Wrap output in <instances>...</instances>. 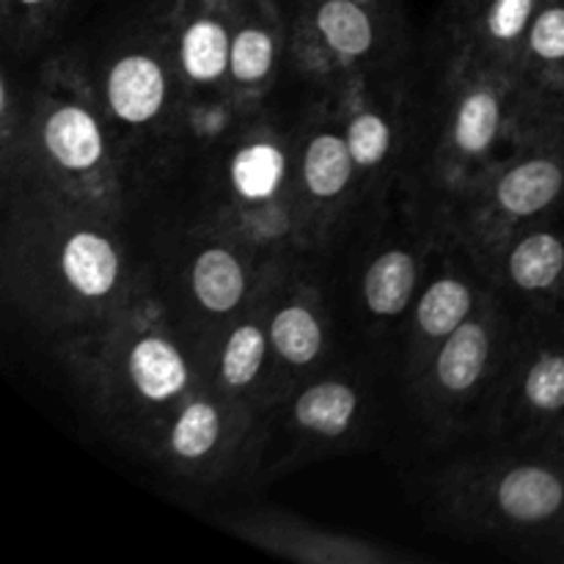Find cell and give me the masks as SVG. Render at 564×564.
<instances>
[{
  "instance_id": "6da1fadb",
  "label": "cell",
  "mask_w": 564,
  "mask_h": 564,
  "mask_svg": "<svg viewBox=\"0 0 564 564\" xmlns=\"http://www.w3.org/2000/svg\"><path fill=\"white\" fill-rule=\"evenodd\" d=\"M127 375H130L135 394L149 405H171L191 386L187 358L169 336L160 334L141 336L132 345L130 358H127Z\"/></svg>"
},
{
  "instance_id": "7a4b0ae2",
  "label": "cell",
  "mask_w": 564,
  "mask_h": 564,
  "mask_svg": "<svg viewBox=\"0 0 564 564\" xmlns=\"http://www.w3.org/2000/svg\"><path fill=\"white\" fill-rule=\"evenodd\" d=\"M105 91L116 119L124 124H147L163 110L169 83L152 55L130 53L110 66Z\"/></svg>"
},
{
  "instance_id": "3957f363",
  "label": "cell",
  "mask_w": 564,
  "mask_h": 564,
  "mask_svg": "<svg viewBox=\"0 0 564 564\" xmlns=\"http://www.w3.org/2000/svg\"><path fill=\"white\" fill-rule=\"evenodd\" d=\"M61 273L75 295L86 301L108 297L121 275L119 248L99 231H75L61 248Z\"/></svg>"
},
{
  "instance_id": "277c9868",
  "label": "cell",
  "mask_w": 564,
  "mask_h": 564,
  "mask_svg": "<svg viewBox=\"0 0 564 564\" xmlns=\"http://www.w3.org/2000/svg\"><path fill=\"white\" fill-rule=\"evenodd\" d=\"M496 507L510 521L543 523L564 510V479L554 468L516 466L496 482Z\"/></svg>"
},
{
  "instance_id": "5b68a950",
  "label": "cell",
  "mask_w": 564,
  "mask_h": 564,
  "mask_svg": "<svg viewBox=\"0 0 564 564\" xmlns=\"http://www.w3.org/2000/svg\"><path fill=\"white\" fill-rule=\"evenodd\" d=\"M44 149L66 171H91L105 158V132L91 110L61 105L44 119Z\"/></svg>"
},
{
  "instance_id": "8992f818",
  "label": "cell",
  "mask_w": 564,
  "mask_h": 564,
  "mask_svg": "<svg viewBox=\"0 0 564 564\" xmlns=\"http://www.w3.org/2000/svg\"><path fill=\"white\" fill-rule=\"evenodd\" d=\"M564 187V171L556 160L532 158L507 171L496 187V202L516 218H529L551 207Z\"/></svg>"
},
{
  "instance_id": "52a82bcc",
  "label": "cell",
  "mask_w": 564,
  "mask_h": 564,
  "mask_svg": "<svg viewBox=\"0 0 564 564\" xmlns=\"http://www.w3.org/2000/svg\"><path fill=\"white\" fill-rule=\"evenodd\" d=\"M490 358V334L482 323H463L444 339L435 358V380L449 394H463L474 389L485 375Z\"/></svg>"
},
{
  "instance_id": "ba28073f",
  "label": "cell",
  "mask_w": 564,
  "mask_h": 564,
  "mask_svg": "<svg viewBox=\"0 0 564 564\" xmlns=\"http://www.w3.org/2000/svg\"><path fill=\"white\" fill-rule=\"evenodd\" d=\"M231 58V33L218 17H193L180 36L182 72L193 83H213L224 77Z\"/></svg>"
},
{
  "instance_id": "9c48e42d",
  "label": "cell",
  "mask_w": 564,
  "mask_h": 564,
  "mask_svg": "<svg viewBox=\"0 0 564 564\" xmlns=\"http://www.w3.org/2000/svg\"><path fill=\"white\" fill-rule=\"evenodd\" d=\"M193 295L207 312L226 314L246 295V270L226 248H204L193 262Z\"/></svg>"
},
{
  "instance_id": "30bf717a",
  "label": "cell",
  "mask_w": 564,
  "mask_h": 564,
  "mask_svg": "<svg viewBox=\"0 0 564 564\" xmlns=\"http://www.w3.org/2000/svg\"><path fill=\"white\" fill-rule=\"evenodd\" d=\"M416 290V262L408 251H386L364 275V297L378 317H397Z\"/></svg>"
},
{
  "instance_id": "8fae6325",
  "label": "cell",
  "mask_w": 564,
  "mask_h": 564,
  "mask_svg": "<svg viewBox=\"0 0 564 564\" xmlns=\"http://www.w3.org/2000/svg\"><path fill=\"white\" fill-rule=\"evenodd\" d=\"M358 413V394L352 386L341 380L314 383L297 397L295 419L303 430L317 435H341Z\"/></svg>"
},
{
  "instance_id": "7c38bea8",
  "label": "cell",
  "mask_w": 564,
  "mask_h": 564,
  "mask_svg": "<svg viewBox=\"0 0 564 564\" xmlns=\"http://www.w3.org/2000/svg\"><path fill=\"white\" fill-rule=\"evenodd\" d=\"M314 22L323 42L341 58H361L372 50V17L358 0H323Z\"/></svg>"
},
{
  "instance_id": "4fadbf2b",
  "label": "cell",
  "mask_w": 564,
  "mask_h": 564,
  "mask_svg": "<svg viewBox=\"0 0 564 564\" xmlns=\"http://www.w3.org/2000/svg\"><path fill=\"white\" fill-rule=\"evenodd\" d=\"M352 160L347 138L319 132L303 152V182L317 198H336L352 180Z\"/></svg>"
},
{
  "instance_id": "5bb4252c",
  "label": "cell",
  "mask_w": 564,
  "mask_h": 564,
  "mask_svg": "<svg viewBox=\"0 0 564 564\" xmlns=\"http://www.w3.org/2000/svg\"><path fill=\"white\" fill-rule=\"evenodd\" d=\"M564 273V242L551 231L523 237L510 253V279L527 292L551 290Z\"/></svg>"
},
{
  "instance_id": "9a60e30c",
  "label": "cell",
  "mask_w": 564,
  "mask_h": 564,
  "mask_svg": "<svg viewBox=\"0 0 564 564\" xmlns=\"http://www.w3.org/2000/svg\"><path fill=\"white\" fill-rule=\"evenodd\" d=\"M284 152L275 143H251L235 154L229 176L237 196L251 204H262L275 196L284 182Z\"/></svg>"
},
{
  "instance_id": "2e32d148",
  "label": "cell",
  "mask_w": 564,
  "mask_h": 564,
  "mask_svg": "<svg viewBox=\"0 0 564 564\" xmlns=\"http://www.w3.org/2000/svg\"><path fill=\"white\" fill-rule=\"evenodd\" d=\"M270 347L292 367H308L323 350V325L312 308L292 303L270 319Z\"/></svg>"
},
{
  "instance_id": "e0dca14e",
  "label": "cell",
  "mask_w": 564,
  "mask_h": 564,
  "mask_svg": "<svg viewBox=\"0 0 564 564\" xmlns=\"http://www.w3.org/2000/svg\"><path fill=\"white\" fill-rule=\"evenodd\" d=\"M471 312V290L457 279H438L427 286L416 306V325L430 339H446Z\"/></svg>"
},
{
  "instance_id": "ac0fdd59",
  "label": "cell",
  "mask_w": 564,
  "mask_h": 564,
  "mask_svg": "<svg viewBox=\"0 0 564 564\" xmlns=\"http://www.w3.org/2000/svg\"><path fill=\"white\" fill-rule=\"evenodd\" d=\"M501 127V102L490 88H474L460 99L455 113V147L463 154L488 152Z\"/></svg>"
},
{
  "instance_id": "d6986e66",
  "label": "cell",
  "mask_w": 564,
  "mask_h": 564,
  "mask_svg": "<svg viewBox=\"0 0 564 564\" xmlns=\"http://www.w3.org/2000/svg\"><path fill=\"white\" fill-rule=\"evenodd\" d=\"M220 430L224 422L218 408L207 400H193L171 424L169 446L180 460H202L218 446Z\"/></svg>"
},
{
  "instance_id": "ffe728a7",
  "label": "cell",
  "mask_w": 564,
  "mask_h": 564,
  "mask_svg": "<svg viewBox=\"0 0 564 564\" xmlns=\"http://www.w3.org/2000/svg\"><path fill=\"white\" fill-rule=\"evenodd\" d=\"M270 336L259 325H237L226 339L224 356H220V378L229 389H248L262 369L264 352H268Z\"/></svg>"
},
{
  "instance_id": "44dd1931",
  "label": "cell",
  "mask_w": 564,
  "mask_h": 564,
  "mask_svg": "<svg viewBox=\"0 0 564 564\" xmlns=\"http://www.w3.org/2000/svg\"><path fill=\"white\" fill-rule=\"evenodd\" d=\"M275 61L273 33L262 25H242L231 36L229 72L237 83H262Z\"/></svg>"
},
{
  "instance_id": "7402d4cb",
  "label": "cell",
  "mask_w": 564,
  "mask_h": 564,
  "mask_svg": "<svg viewBox=\"0 0 564 564\" xmlns=\"http://www.w3.org/2000/svg\"><path fill=\"white\" fill-rule=\"evenodd\" d=\"M523 397L538 413L564 411V352H543L523 380Z\"/></svg>"
},
{
  "instance_id": "603a6c76",
  "label": "cell",
  "mask_w": 564,
  "mask_h": 564,
  "mask_svg": "<svg viewBox=\"0 0 564 564\" xmlns=\"http://www.w3.org/2000/svg\"><path fill=\"white\" fill-rule=\"evenodd\" d=\"M347 147H350L356 169H378L391 152V127L383 116L361 110L347 124Z\"/></svg>"
},
{
  "instance_id": "cb8c5ba5",
  "label": "cell",
  "mask_w": 564,
  "mask_h": 564,
  "mask_svg": "<svg viewBox=\"0 0 564 564\" xmlns=\"http://www.w3.org/2000/svg\"><path fill=\"white\" fill-rule=\"evenodd\" d=\"M529 50L543 64H564V0L538 9L529 25Z\"/></svg>"
},
{
  "instance_id": "d4e9b609",
  "label": "cell",
  "mask_w": 564,
  "mask_h": 564,
  "mask_svg": "<svg viewBox=\"0 0 564 564\" xmlns=\"http://www.w3.org/2000/svg\"><path fill=\"white\" fill-rule=\"evenodd\" d=\"M534 14H538V0H490L485 11V28L496 42H516L529 33Z\"/></svg>"
},
{
  "instance_id": "484cf974",
  "label": "cell",
  "mask_w": 564,
  "mask_h": 564,
  "mask_svg": "<svg viewBox=\"0 0 564 564\" xmlns=\"http://www.w3.org/2000/svg\"><path fill=\"white\" fill-rule=\"evenodd\" d=\"M17 3H20V6H31V9H33V6H44V3H47V0H17Z\"/></svg>"
}]
</instances>
